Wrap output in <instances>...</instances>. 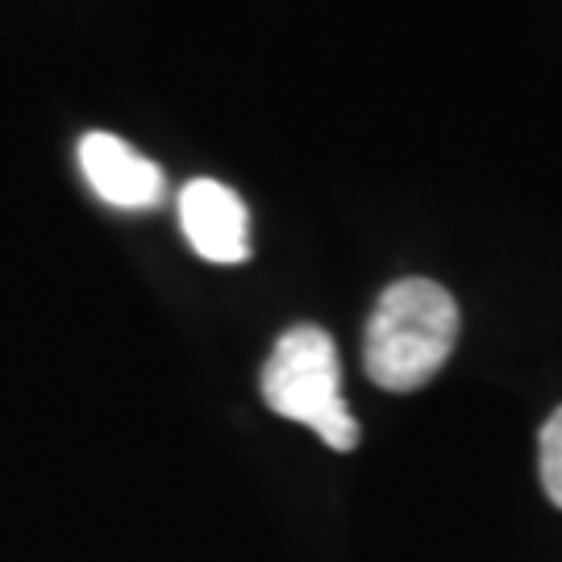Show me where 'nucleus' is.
Instances as JSON below:
<instances>
[{
  "instance_id": "nucleus-1",
  "label": "nucleus",
  "mask_w": 562,
  "mask_h": 562,
  "mask_svg": "<svg viewBox=\"0 0 562 562\" xmlns=\"http://www.w3.org/2000/svg\"><path fill=\"white\" fill-rule=\"evenodd\" d=\"M459 341V304L434 280H396L383 288L367 322L362 367L387 392H417L446 367Z\"/></svg>"
},
{
  "instance_id": "nucleus-2",
  "label": "nucleus",
  "mask_w": 562,
  "mask_h": 562,
  "mask_svg": "<svg viewBox=\"0 0 562 562\" xmlns=\"http://www.w3.org/2000/svg\"><path fill=\"white\" fill-rule=\"evenodd\" d=\"M262 401L288 422L308 425L334 450L359 446V422L341 401L338 346L317 325H296L271 346L262 367Z\"/></svg>"
},
{
  "instance_id": "nucleus-3",
  "label": "nucleus",
  "mask_w": 562,
  "mask_h": 562,
  "mask_svg": "<svg viewBox=\"0 0 562 562\" xmlns=\"http://www.w3.org/2000/svg\"><path fill=\"white\" fill-rule=\"evenodd\" d=\"M80 171L88 176L92 192L104 204L130 209V213L155 209L162 201V192H167L159 162H150L125 138L104 134V130H97V134H88L80 142Z\"/></svg>"
},
{
  "instance_id": "nucleus-4",
  "label": "nucleus",
  "mask_w": 562,
  "mask_h": 562,
  "mask_svg": "<svg viewBox=\"0 0 562 562\" xmlns=\"http://www.w3.org/2000/svg\"><path fill=\"white\" fill-rule=\"evenodd\" d=\"M183 238L204 262H241L250 255L246 204L217 180H192L180 192Z\"/></svg>"
},
{
  "instance_id": "nucleus-5",
  "label": "nucleus",
  "mask_w": 562,
  "mask_h": 562,
  "mask_svg": "<svg viewBox=\"0 0 562 562\" xmlns=\"http://www.w3.org/2000/svg\"><path fill=\"white\" fill-rule=\"evenodd\" d=\"M538 462H542V487L550 504L562 508V408L550 413V422L542 425V438H538Z\"/></svg>"
}]
</instances>
